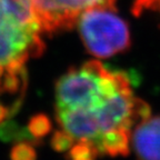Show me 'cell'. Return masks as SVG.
I'll use <instances>...</instances> for the list:
<instances>
[{
  "label": "cell",
  "instance_id": "1",
  "mask_svg": "<svg viewBox=\"0 0 160 160\" xmlns=\"http://www.w3.org/2000/svg\"><path fill=\"white\" fill-rule=\"evenodd\" d=\"M55 88L58 125L75 141L92 145L97 152L107 135L121 130L131 132L151 116L150 106L133 93L131 78L100 61L70 68Z\"/></svg>",
  "mask_w": 160,
  "mask_h": 160
},
{
  "label": "cell",
  "instance_id": "2",
  "mask_svg": "<svg viewBox=\"0 0 160 160\" xmlns=\"http://www.w3.org/2000/svg\"><path fill=\"white\" fill-rule=\"evenodd\" d=\"M46 33L31 0H0V69L27 77L26 63L45 51ZM47 35V33H46Z\"/></svg>",
  "mask_w": 160,
  "mask_h": 160
},
{
  "label": "cell",
  "instance_id": "3",
  "mask_svg": "<svg viewBox=\"0 0 160 160\" xmlns=\"http://www.w3.org/2000/svg\"><path fill=\"white\" fill-rule=\"evenodd\" d=\"M77 23L83 45L96 57H112L130 47L129 28L116 13V8L89 9L81 13Z\"/></svg>",
  "mask_w": 160,
  "mask_h": 160
},
{
  "label": "cell",
  "instance_id": "4",
  "mask_svg": "<svg viewBox=\"0 0 160 160\" xmlns=\"http://www.w3.org/2000/svg\"><path fill=\"white\" fill-rule=\"evenodd\" d=\"M47 35L72 28L81 13L96 7L116 8V0H33Z\"/></svg>",
  "mask_w": 160,
  "mask_h": 160
},
{
  "label": "cell",
  "instance_id": "5",
  "mask_svg": "<svg viewBox=\"0 0 160 160\" xmlns=\"http://www.w3.org/2000/svg\"><path fill=\"white\" fill-rule=\"evenodd\" d=\"M130 142L138 160H160V116L137 123Z\"/></svg>",
  "mask_w": 160,
  "mask_h": 160
},
{
  "label": "cell",
  "instance_id": "6",
  "mask_svg": "<svg viewBox=\"0 0 160 160\" xmlns=\"http://www.w3.org/2000/svg\"><path fill=\"white\" fill-rule=\"evenodd\" d=\"M0 140L2 142H19V141H27L32 145H40L42 142L41 140H38L29 132L28 128L20 127L19 123L9 119L3 120L0 123Z\"/></svg>",
  "mask_w": 160,
  "mask_h": 160
},
{
  "label": "cell",
  "instance_id": "7",
  "mask_svg": "<svg viewBox=\"0 0 160 160\" xmlns=\"http://www.w3.org/2000/svg\"><path fill=\"white\" fill-rule=\"evenodd\" d=\"M29 132L38 140L49 135L52 130V122L50 118L45 113H37L30 118L27 126Z\"/></svg>",
  "mask_w": 160,
  "mask_h": 160
},
{
  "label": "cell",
  "instance_id": "8",
  "mask_svg": "<svg viewBox=\"0 0 160 160\" xmlns=\"http://www.w3.org/2000/svg\"><path fill=\"white\" fill-rule=\"evenodd\" d=\"M99 157L92 145L85 141H77L68 150L67 160H96Z\"/></svg>",
  "mask_w": 160,
  "mask_h": 160
},
{
  "label": "cell",
  "instance_id": "9",
  "mask_svg": "<svg viewBox=\"0 0 160 160\" xmlns=\"http://www.w3.org/2000/svg\"><path fill=\"white\" fill-rule=\"evenodd\" d=\"M10 160H37L35 145L27 141H19L10 150Z\"/></svg>",
  "mask_w": 160,
  "mask_h": 160
},
{
  "label": "cell",
  "instance_id": "10",
  "mask_svg": "<svg viewBox=\"0 0 160 160\" xmlns=\"http://www.w3.org/2000/svg\"><path fill=\"white\" fill-rule=\"evenodd\" d=\"M75 139L65 130L60 129L52 133V137L50 140V145L55 151L57 152H65L68 151L75 143Z\"/></svg>",
  "mask_w": 160,
  "mask_h": 160
},
{
  "label": "cell",
  "instance_id": "11",
  "mask_svg": "<svg viewBox=\"0 0 160 160\" xmlns=\"http://www.w3.org/2000/svg\"><path fill=\"white\" fill-rule=\"evenodd\" d=\"M147 12L160 15V0H136L132 6V13L137 17Z\"/></svg>",
  "mask_w": 160,
  "mask_h": 160
},
{
  "label": "cell",
  "instance_id": "12",
  "mask_svg": "<svg viewBox=\"0 0 160 160\" xmlns=\"http://www.w3.org/2000/svg\"><path fill=\"white\" fill-rule=\"evenodd\" d=\"M6 119H8V108L0 102V123Z\"/></svg>",
  "mask_w": 160,
  "mask_h": 160
},
{
  "label": "cell",
  "instance_id": "13",
  "mask_svg": "<svg viewBox=\"0 0 160 160\" xmlns=\"http://www.w3.org/2000/svg\"><path fill=\"white\" fill-rule=\"evenodd\" d=\"M31 1H33V0H31Z\"/></svg>",
  "mask_w": 160,
  "mask_h": 160
}]
</instances>
